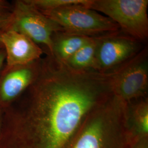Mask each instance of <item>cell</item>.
Here are the masks:
<instances>
[{
	"instance_id": "8",
	"label": "cell",
	"mask_w": 148,
	"mask_h": 148,
	"mask_svg": "<svg viewBox=\"0 0 148 148\" xmlns=\"http://www.w3.org/2000/svg\"><path fill=\"white\" fill-rule=\"evenodd\" d=\"M41 58L24 65L4 66L0 73L1 109L9 107L34 82L40 73Z\"/></svg>"
},
{
	"instance_id": "11",
	"label": "cell",
	"mask_w": 148,
	"mask_h": 148,
	"mask_svg": "<svg viewBox=\"0 0 148 148\" xmlns=\"http://www.w3.org/2000/svg\"><path fill=\"white\" fill-rule=\"evenodd\" d=\"M128 123L133 137L136 141L148 138V98H142L134 104L129 102Z\"/></svg>"
},
{
	"instance_id": "4",
	"label": "cell",
	"mask_w": 148,
	"mask_h": 148,
	"mask_svg": "<svg viewBox=\"0 0 148 148\" xmlns=\"http://www.w3.org/2000/svg\"><path fill=\"white\" fill-rule=\"evenodd\" d=\"M85 5H70L41 12L58 24L62 32L71 34L95 37L120 30L114 21Z\"/></svg>"
},
{
	"instance_id": "2",
	"label": "cell",
	"mask_w": 148,
	"mask_h": 148,
	"mask_svg": "<svg viewBox=\"0 0 148 148\" xmlns=\"http://www.w3.org/2000/svg\"><path fill=\"white\" fill-rule=\"evenodd\" d=\"M128 103L112 94L90 111L65 148H133Z\"/></svg>"
},
{
	"instance_id": "18",
	"label": "cell",
	"mask_w": 148,
	"mask_h": 148,
	"mask_svg": "<svg viewBox=\"0 0 148 148\" xmlns=\"http://www.w3.org/2000/svg\"><path fill=\"white\" fill-rule=\"evenodd\" d=\"M2 115H1V108H0V130H1V128L2 126Z\"/></svg>"
},
{
	"instance_id": "10",
	"label": "cell",
	"mask_w": 148,
	"mask_h": 148,
	"mask_svg": "<svg viewBox=\"0 0 148 148\" xmlns=\"http://www.w3.org/2000/svg\"><path fill=\"white\" fill-rule=\"evenodd\" d=\"M92 37L64 32H56L52 37V49L51 55L65 64Z\"/></svg>"
},
{
	"instance_id": "17",
	"label": "cell",
	"mask_w": 148,
	"mask_h": 148,
	"mask_svg": "<svg viewBox=\"0 0 148 148\" xmlns=\"http://www.w3.org/2000/svg\"><path fill=\"white\" fill-rule=\"evenodd\" d=\"M2 32L0 30V48H3V44L1 41V34H2Z\"/></svg>"
},
{
	"instance_id": "5",
	"label": "cell",
	"mask_w": 148,
	"mask_h": 148,
	"mask_svg": "<svg viewBox=\"0 0 148 148\" xmlns=\"http://www.w3.org/2000/svg\"><path fill=\"white\" fill-rule=\"evenodd\" d=\"M9 30L21 33L38 45H41L50 54L53 34L62 32L58 24L27 0H16L13 2L12 14L5 31Z\"/></svg>"
},
{
	"instance_id": "14",
	"label": "cell",
	"mask_w": 148,
	"mask_h": 148,
	"mask_svg": "<svg viewBox=\"0 0 148 148\" xmlns=\"http://www.w3.org/2000/svg\"><path fill=\"white\" fill-rule=\"evenodd\" d=\"M13 12V3L5 0H0V30L5 32L8 25Z\"/></svg>"
},
{
	"instance_id": "15",
	"label": "cell",
	"mask_w": 148,
	"mask_h": 148,
	"mask_svg": "<svg viewBox=\"0 0 148 148\" xmlns=\"http://www.w3.org/2000/svg\"><path fill=\"white\" fill-rule=\"evenodd\" d=\"M6 59L5 50L4 48H0V73L4 67V63Z\"/></svg>"
},
{
	"instance_id": "16",
	"label": "cell",
	"mask_w": 148,
	"mask_h": 148,
	"mask_svg": "<svg viewBox=\"0 0 148 148\" xmlns=\"http://www.w3.org/2000/svg\"><path fill=\"white\" fill-rule=\"evenodd\" d=\"M133 148H148L147 138H143L139 140Z\"/></svg>"
},
{
	"instance_id": "13",
	"label": "cell",
	"mask_w": 148,
	"mask_h": 148,
	"mask_svg": "<svg viewBox=\"0 0 148 148\" xmlns=\"http://www.w3.org/2000/svg\"><path fill=\"white\" fill-rule=\"evenodd\" d=\"M41 12L52 11L60 7L74 4H86L88 0H27Z\"/></svg>"
},
{
	"instance_id": "9",
	"label": "cell",
	"mask_w": 148,
	"mask_h": 148,
	"mask_svg": "<svg viewBox=\"0 0 148 148\" xmlns=\"http://www.w3.org/2000/svg\"><path fill=\"white\" fill-rule=\"evenodd\" d=\"M1 41L6 54V65L30 63L42 58L45 49L25 35L14 30L1 34Z\"/></svg>"
},
{
	"instance_id": "1",
	"label": "cell",
	"mask_w": 148,
	"mask_h": 148,
	"mask_svg": "<svg viewBox=\"0 0 148 148\" xmlns=\"http://www.w3.org/2000/svg\"><path fill=\"white\" fill-rule=\"evenodd\" d=\"M37 79L8 113L23 148H65L90 111L111 95V74L77 71L47 52Z\"/></svg>"
},
{
	"instance_id": "3",
	"label": "cell",
	"mask_w": 148,
	"mask_h": 148,
	"mask_svg": "<svg viewBox=\"0 0 148 148\" xmlns=\"http://www.w3.org/2000/svg\"><path fill=\"white\" fill-rule=\"evenodd\" d=\"M85 5L103 13L122 32L142 42L148 39V0H88Z\"/></svg>"
},
{
	"instance_id": "6",
	"label": "cell",
	"mask_w": 148,
	"mask_h": 148,
	"mask_svg": "<svg viewBox=\"0 0 148 148\" xmlns=\"http://www.w3.org/2000/svg\"><path fill=\"white\" fill-rule=\"evenodd\" d=\"M144 47L143 42L120 30L99 36L96 72L108 74L116 71L136 57Z\"/></svg>"
},
{
	"instance_id": "12",
	"label": "cell",
	"mask_w": 148,
	"mask_h": 148,
	"mask_svg": "<svg viewBox=\"0 0 148 148\" xmlns=\"http://www.w3.org/2000/svg\"><path fill=\"white\" fill-rule=\"evenodd\" d=\"M98 36L92 37L65 64L75 71L96 72V52Z\"/></svg>"
},
{
	"instance_id": "7",
	"label": "cell",
	"mask_w": 148,
	"mask_h": 148,
	"mask_svg": "<svg viewBox=\"0 0 148 148\" xmlns=\"http://www.w3.org/2000/svg\"><path fill=\"white\" fill-rule=\"evenodd\" d=\"M110 73L113 95L127 103L146 97L148 88L147 46L127 63Z\"/></svg>"
}]
</instances>
